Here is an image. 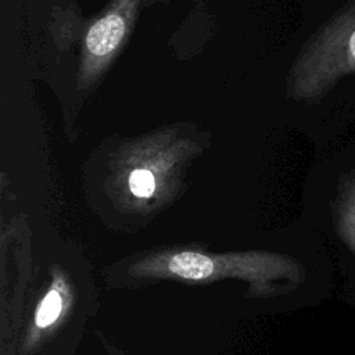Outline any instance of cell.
Instances as JSON below:
<instances>
[{
  "mask_svg": "<svg viewBox=\"0 0 355 355\" xmlns=\"http://www.w3.org/2000/svg\"><path fill=\"white\" fill-rule=\"evenodd\" d=\"M130 273L137 277H171L202 282L220 277L245 279L262 293L269 282L287 280L300 284L305 279V266L291 257L276 254H233L214 257L197 251H178L136 262Z\"/></svg>",
  "mask_w": 355,
  "mask_h": 355,
  "instance_id": "1",
  "label": "cell"
},
{
  "mask_svg": "<svg viewBox=\"0 0 355 355\" xmlns=\"http://www.w3.org/2000/svg\"><path fill=\"white\" fill-rule=\"evenodd\" d=\"M355 73V0L347 1L320 29L301 65L304 94L323 96Z\"/></svg>",
  "mask_w": 355,
  "mask_h": 355,
  "instance_id": "2",
  "label": "cell"
},
{
  "mask_svg": "<svg viewBox=\"0 0 355 355\" xmlns=\"http://www.w3.org/2000/svg\"><path fill=\"white\" fill-rule=\"evenodd\" d=\"M125 32V22L118 14H110L98 19L87 32L86 46L93 55L111 53L121 42Z\"/></svg>",
  "mask_w": 355,
  "mask_h": 355,
  "instance_id": "4",
  "label": "cell"
},
{
  "mask_svg": "<svg viewBox=\"0 0 355 355\" xmlns=\"http://www.w3.org/2000/svg\"><path fill=\"white\" fill-rule=\"evenodd\" d=\"M71 302V291L64 276L57 275L35 312V329L44 330L53 326L62 315L67 304Z\"/></svg>",
  "mask_w": 355,
  "mask_h": 355,
  "instance_id": "3",
  "label": "cell"
},
{
  "mask_svg": "<svg viewBox=\"0 0 355 355\" xmlns=\"http://www.w3.org/2000/svg\"><path fill=\"white\" fill-rule=\"evenodd\" d=\"M130 191L137 197H150L155 189V179L146 169H136L129 176Z\"/></svg>",
  "mask_w": 355,
  "mask_h": 355,
  "instance_id": "5",
  "label": "cell"
}]
</instances>
